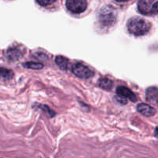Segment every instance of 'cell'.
Returning a JSON list of instances; mask_svg holds the SVG:
<instances>
[{
    "label": "cell",
    "instance_id": "1",
    "mask_svg": "<svg viewBox=\"0 0 158 158\" xmlns=\"http://www.w3.org/2000/svg\"><path fill=\"white\" fill-rule=\"evenodd\" d=\"M129 32L134 35H143L149 32L150 24L143 19L134 17L130 19L127 23Z\"/></svg>",
    "mask_w": 158,
    "mask_h": 158
},
{
    "label": "cell",
    "instance_id": "2",
    "mask_svg": "<svg viewBox=\"0 0 158 158\" xmlns=\"http://www.w3.org/2000/svg\"><path fill=\"white\" fill-rule=\"evenodd\" d=\"M99 21L104 26H110L116 21V12L112 7H105L99 12Z\"/></svg>",
    "mask_w": 158,
    "mask_h": 158
},
{
    "label": "cell",
    "instance_id": "3",
    "mask_svg": "<svg viewBox=\"0 0 158 158\" xmlns=\"http://www.w3.org/2000/svg\"><path fill=\"white\" fill-rule=\"evenodd\" d=\"M66 6L70 12L73 13H81L86 9V0H67Z\"/></svg>",
    "mask_w": 158,
    "mask_h": 158
},
{
    "label": "cell",
    "instance_id": "4",
    "mask_svg": "<svg viewBox=\"0 0 158 158\" xmlns=\"http://www.w3.org/2000/svg\"><path fill=\"white\" fill-rule=\"evenodd\" d=\"M72 72L79 78L88 79L93 76V72L85 65L81 63H76L73 66Z\"/></svg>",
    "mask_w": 158,
    "mask_h": 158
},
{
    "label": "cell",
    "instance_id": "5",
    "mask_svg": "<svg viewBox=\"0 0 158 158\" xmlns=\"http://www.w3.org/2000/svg\"><path fill=\"white\" fill-rule=\"evenodd\" d=\"M153 4V0H139L138 9L143 15H152Z\"/></svg>",
    "mask_w": 158,
    "mask_h": 158
},
{
    "label": "cell",
    "instance_id": "6",
    "mask_svg": "<svg viewBox=\"0 0 158 158\" xmlns=\"http://www.w3.org/2000/svg\"><path fill=\"white\" fill-rule=\"evenodd\" d=\"M116 93L118 95L123 97L125 98L129 99L131 101L136 102V97L129 89L125 87V86H119L116 89Z\"/></svg>",
    "mask_w": 158,
    "mask_h": 158
},
{
    "label": "cell",
    "instance_id": "7",
    "mask_svg": "<svg viewBox=\"0 0 158 158\" xmlns=\"http://www.w3.org/2000/svg\"><path fill=\"white\" fill-rule=\"evenodd\" d=\"M137 110L141 114L146 117H151L153 116L156 113L154 108L150 106V105L145 104V103H140L137 106Z\"/></svg>",
    "mask_w": 158,
    "mask_h": 158
},
{
    "label": "cell",
    "instance_id": "8",
    "mask_svg": "<svg viewBox=\"0 0 158 158\" xmlns=\"http://www.w3.org/2000/svg\"><path fill=\"white\" fill-rule=\"evenodd\" d=\"M147 100L152 103L158 102V89L156 87H150L147 89Z\"/></svg>",
    "mask_w": 158,
    "mask_h": 158
},
{
    "label": "cell",
    "instance_id": "9",
    "mask_svg": "<svg viewBox=\"0 0 158 158\" xmlns=\"http://www.w3.org/2000/svg\"><path fill=\"white\" fill-rule=\"evenodd\" d=\"M55 62L57 63V66L62 69V70H66L68 69V60L65 57L61 56H58L56 57Z\"/></svg>",
    "mask_w": 158,
    "mask_h": 158
},
{
    "label": "cell",
    "instance_id": "10",
    "mask_svg": "<svg viewBox=\"0 0 158 158\" xmlns=\"http://www.w3.org/2000/svg\"><path fill=\"white\" fill-rule=\"evenodd\" d=\"M99 85L101 88L104 89H106V90H109L112 87L113 83L111 80L108 78H102L99 80Z\"/></svg>",
    "mask_w": 158,
    "mask_h": 158
},
{
    "label": "cell",
    "instance_id": "11",
    "mask_svg": "<svg viewBox=\"0 0 158 158\" xmlns=\"http://www.w3.org/2000/svg\"><path fill=\"white\" fill-rule=\"evenodd\" d=\"M14 73L12 70L5 69V68H0V79L3 80H11L13 77Z\"/></svg>",
    "mask_w": 158,
    "mask_h": 158
},
{
    "label": "cell",
    "instance_id": "12",
    "mask_svg": "<svg viewBox=\"0 0 158 158\" xmlns=\"http://www.w3.org/2000/svg\"><path fill=\"white\" fill-rule=\"evenodd\" d=\"M23 66L32 69H40L43 67V65L42 63H35V62H27L23 64Z\"/></svg>",
    "mask_w": 158,
    "mask_h": 158
},
{
    "label": "cell",
    "instance_id": "13",
    "mask_svg": "<svg viewBox=\"0 0 158 158\" xmlns=\"http://www.w3.org/2000/svg\"><path fill=\"white\" fill-rule=\"evenodd\" d=\"M8 55L10 59H18L19 57L21 56L22 53L20 50L18 49H10L8 52Z\"/></svg>",
    "mask_w": 158,
    "mask_h": 158
},
{
    "label": "cell",
    "instance_id": "14",
    "mask_svg": "<svg viewBox=\"0 0 158 158\" xmlns=\"http://www.w3.org/2000/svg\"><path fill=\"white\" fill-rule=\"evenodd\" d=\"M37 2L42 6H46L51 5L55 2V0H37Z\"/></svg>",
    "mask_w": 158,
    "mask_h": 158
},
{
    "label": "cell",
    "instance_id": "15",
    "mask_svg": "<svg viewBox=\"0 0 158 158\" xmlns=\"http://www.w3.org/2000/svg\"><path fill=\"white\" fill-rule=\"evenodd\" d=\"M153 14L158 15V2L154 3L153 6Z\"/></svg>",
    "mask_w": 158,
    "mask_h": 158
},
{
    "label": "cell",
    "instance_id": "16",
    "mask_svg": "<svg viewBox=\"0 0 158 158\" xmlns=\"http://www.w3.org/2000/svg\"><path fill=\"white\" fill-rule=\"evenodd\" d=\"M116 98H117L118 101L120 102L121 103H123V104H125V103H126V100H125V97H121V96L119 95V97H117Z\"/></svg>",
    "mask_w": 158,
    "mask_h": 158
},
{
    "label": "cell",
    "instance_id": "17",
    "mask_svg": "<svg viewBox=\"0 0 158 158\" xmlns=\"http://www.w3.org/2000/svg\"><path fill=\"white\" fill-rule=\"evenodd\" d=\"M155 136L158 138V127L156 128V130H155Z\"/></svg>",
    "mask_w": 158,
    "mask_h": 158
},
{
    "label": "cell",
    "instance_id": "18",
    "mask_svg": "<svg viewBox=\"0 0 158 158\" xmlns=\"http://www.w3.org/2000/svg\"><path fill=\"white\" fill-rule=\"evenodd\" d=\"M116 1H117V2H126V1H129V0H116Z\"/></svg>",
    "mask_w": 158,
    "mask_h": 158
}]
</instances>
